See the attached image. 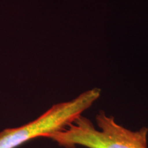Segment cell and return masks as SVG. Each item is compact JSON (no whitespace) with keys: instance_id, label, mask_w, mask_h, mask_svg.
Here are the masks:
<instances>
[{"instance_id":"1","label":"cell","mask_w":148,"mask_h":148,"mask_svg":"<svg viewBox=\"0 0 148 148\" xmlns=\"http://www.w3.org/2000/svg\"><path fill=\"white\" fill-rule=\"evenodd\" d=\"M96 122L98 128L90 119L81 115L63 130L47 138L65 148H147L148 127L130 130L103 111L97 114Z\"/></svg>"},{"instance_id":"2","label":"cell","mask_w":148,"mask_h":148,"mask_svg":"<svg viewBox=\"0 0 148 148\" xmlns=\"http://www.w3.org/2000/svg\"><path fill=\"white\" fill-rule=\"evenodd\" d=\"M99 88L88 90L71 101L57 103L34 121L0 132V148H16L37 137L63 130L99 99Z\"/></svg>"}]
</instances>
